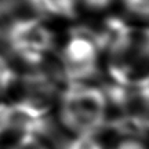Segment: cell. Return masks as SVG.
Returning <instances> with one entry per match:
<instances>
[{
	"mask_svg": "<svg viewBox=\"0 0 149 149\" xmlns=\"http://www.w3.org/2000/svg\"><path fill=\"white\" fill-rule=\"evenodd\" d=\"M7 149H51L42 138L40 135H26L22 137Z\"/></svg>",
	"mask_w": 149,
	"mask_h": 149,
	"instance_id": "52a82bcc",
	"label": "cell"
},
{
	"mask_svg": "<svg viewBox=\"0 0 149 149\" xmlns=\"http://www.w3.org/2000/svg\"><path fill=\"white\" fill-rule=\"evenodd\" d=\"M65 149H104L95 135H73Z\"/></svg>",
	"mask_w": 149,
	"mask_h": 149,
	"instance_id": "8992f818",
	"label": "cell"
},
{
	"mask_svg": "<svg viewBox=\"0 0 149 149\" xmlns=\"http://www.w3.org/2000/svg\"><path fill=\"white\" fill-rule=\"evenodd\" d=\"M124 13L138 22H146L149 17V0H119Z\"/></svg>",
	"mask_w": 149,
	"mask_h": 149,
	"instance_id": "5b68a950",
	"label": "cell"
},
{
	"mask_svg": "<svg viewBox=\"0 0 149 149\" xmlns=\"http://www.w3.org/2000/svg\"><path fill=\"white\" fill-rule=\"evenodd\" d=\"M37 15L54 19H74L79 15L80 0H28Z\"/></svg>",
	"mask_w": 149,
	"mask_h": 149,
	"instance_id": "277c9868",
	"label": "cell"
},
{
	"mask_svg": "<svg viewBox=\"0 0 149 149\" xmlns=\"http://www.w3.org/2000/svg\"><path fill=\"white\" fill-rule=\"evenodd\" d=\"M116 0H80V7L91 13H102L108 10Z\"/></svg>",
	"mask_w": 149,
	"mask_h": 149,
	"instance_id": "ba28073f",
	"label": "cell"
},
{
	"mask_svg": "<svg viewBox=\"0 0 149 149\" xmlns=\"http://www.w3.org/2000/svg\"><path fill=\"white\" fill-rule=\"evenodd\" d=\"M113 149H146V146L138 137H126L120 139Z\"/></svg>",
	"mask_w": 149,
	"mask_h": 149,
	"instance_id": "9c48e42d",
	"label": "cell"
},
{
	"mask_svg": "<svg viewBox=\"0 0 149 149\" xmlns=\"http://www.w3.org/2000/svg\"><path fill=\"white\" fill-rule=\"evenodd\" d=\"M6 43L11 53L24 64L39 66L54 51L55 36L42 18L21 17L7 26Z\"/></svg>",
	"mask_w": 149,
	"mask_h": 149,
	"instance_id": "3957f363",
	"label": "cell"
},
{
	"mask_svg": "<svg viewBox=\"0 0 149 149\" xmlns=\"http://www.w3.org/2000/svg\"><path fill=\"white\" fill-rule=\"evenodd\" d=\"M101 48L90 28H74L58 54V70L66 83H84L98 72Z\"/></svg>",
	"mask_w": 149,
	"mask_h": 149,
	"instance_id": "7a4b0ae2",
	"label": "cell"
},
{
	"mask_svg": "<svg viewBox=\"0 0 149 149\" xmlns=\"http://www.w3.org/2000/svg\"><path fill=\"white\" fill-rule=\"evenodd\" d=\"M108 104L102 87L66 83L58 95L61 124L73 135H95L107 124Z\"/></svg>",
	"mask_w": 149,
	"mask_h": 149,
	"instance_id": "6da1fadb",
	"label": "cell"
}]
</instances>
